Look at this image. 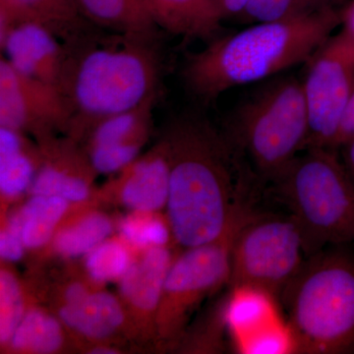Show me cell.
I'll return each mask as SVG.
<instances>
[{
	"mask_svg": "<svg viewBox=\"0 0 354 354\" xmlns=\"http://www.w3.org/2000/svg\"><path fill=\"white\" fill-rule=\"evenodd\" d=\"M167 142L171 157L167 216L174 239L185 248L218 241L252 209L257 176L232 139L196 116L174 121Z\"/></svg>",
	"mask_w": 354,
	"mask_h": 354,
	"instance_id": "6da1fadb",
	"label": "cell"
},
{
	"mask_svg": "<svg viewBox=\"0 0 354 354\" xmlns=\"http://www.w3.org/2000/svg\"><path fill=\"white\" fill-rule=\"evenodd\" d=\"M94 27L64 43L58 90L70 115L71 138L100 120L135 108L158 94L164 60L158 36L99 32Z\"/></svg>",
	"mask_w": 354,
	"mask_h": 354,
	"instance_id": "7a4b0ae2",
	"label": "cell"
},
{
	"mask_svg": "<svg viewBox=\"0 0 354 354\" xmlns=\"http://www.w3.org/2000/svg\"><path fill=\"white\" fill-rule=\"evenodd\" d=\"M339 25L341 8L335 6L216 37L187 57L183 82L200 101L209 102L237 86L270 80L306 64Z\"/></svg>",
	"mask_w": 354,
	"mask_h": 354,
	"instance_id": "3957f363",
	"label": "cell"
},
{
	"mask_svg": "<svg viewBox=\"0 0 354 354\" xmlns=\"http://www.w3.org/2000/svg\"><path fill=\"white\" fill-rule=\"evenodd\" d=\"M344 246L307 257L281 292L293 353H354V255Z\"/></svg>",
	"mask_w": 354,
	"mask_h": 354,
	"instance_id": "277c9868",
	"label": "cell"
},
{
	"mask_svg": "<svg viewBox=\"0 0 354 354\" xmlns=\"http://www.w3.org/2000/svg\"><path fill=\"white\" fill-rule=\"evenodd\" d=\"M272 184L297 221L306 257L354 243V186L337 150L306 149Z\"/></svg>",
	"mask_w": 354,
	"mask_h": 354,
	"instance_id": "5b68a950",
	"label": "cell"
},
{
	"mask_svg": "<svg viewBox=\"0 0 354 354\" xmlns=\"http://www.w3.org/2000/svg\"><path fill=\"white\" fill-rule=\"evenodd\" d=\"M308 111L301 81L277 77L234 113L232 136L255 176L274 183L306 149Z\"/></svg>",
	"mask_w": 354,
	"mask_h": 354,
	"instance_id": "8992f818",
	"label": "cell"
},
{
	"mask_svg": "<svg viewBox=\"0 0 354 354\" xmlns=\"http://www.w3.org/2000/svg\"><path fill=\"white\" fill-rule=\"evenodd\" d=\"M306 258L301 232L290 214H259L251 209L232 242L230 286L281 297Z\"/></svg>",
	"mask_w": 354,
	"mask_h": 354,
	"instance_id": "52a82bcc",
	"label": "cell"
},
{
	"mask_svg": "<svg viewBox=\"0 0 354 354\" xmlns=\"http://www.w3.org/2000/svg\"><path fill=\"white\" fill-rule=\"evenodd\" d=\"M305 64L301 84L309 120L306 149L337 150L354 90V39L342 31L332 35Z\"/></svg>",
	"mask_w": 354,
	"mask_h": 354,
	"instance_id": "ba28073f",
	"label": "cell"
},
{
	"mask_svg": "<svg viewBox=\"0 0 354 354\" xmlns=\"http://www.w3.org/2000/svg\"><path fill=\"white\" fill-rule=\"evenodd\" d=\"M251 209L218 241L186 248L174 260L165 279L160 304V321L165 334H177L183 329L191 310L212 291L230 281L235 232Z\"/></svg>",
	"mask_w": 354,
	"mask_h": 354,
	"instance_id": "9c48e42d",
	"label": "cell"
},
{
	"mask_svg": "<svg viewBox=\"0 0 354 354\" xmlns=\"http://www.w3.org/2000/svg\"><path fill=\"white\" fill-rule=\"evenodd\" d=\"M70 115L55 86L23 75L0 58V127L36 136L68 130Z\"/></svg>",
	"mask_w": 354,
	"mask_h": 354,
	"instance_id": "30bf717a",
	"label": "cell"
},
{
	"mask_svg": "<svg viewBox=\"0 0 354 354\" xmlns=\"http://www.w3.org/2000/svg\"><path fill=\"white\" fill-rule=\"evenodd\" d=\"M1 57L23 75L58 87L65 62L64 41L46 26L24 22L0 36Z\"/></svg>",
	"mask_w": 354,
	"mask_h": 354,
	"instance_id": "8fae6325",
	"label": "cell"
},
{
	"mask_svg": "<svg viewBox=\"0 0 354 354\" xmlns=\"http://www.w3.org/2000/svg\"><path fill=\"white\" fill-rule=\"evenodd\" d=\"M171 183V157L167 140L125 167L120 186L121 199L135 212L162 209L167 204Z\"/></svg>",
	"mask_w": 354,
	"mask_h": 354,
	"instance_id": "7c38bea8",
	"label": "cell"
},
{
	"mask_svg": "<svg viewBox=\"0 0 354 354\" xmlns=\"http://www.w3.org/2000/svg\"><path fill=\"white\" fill-rule=\"evenodd\" d=\"M24 22L46 26L64 43L97 27L86 19L78 0H0V36Z\"/></svg>",
	"mask_w": 354,
	"mask_h": 354,
	"instance_id": "4fadbf2b",
	"label": "cell"
},
{
	"mask_svg": "<svg viewBox=\"0 0 354 354\" xmlns=\"http://www.w3.org/2000/svg\"><path fill=\"white\" fill-rule=\"evenodd\" d=\"M160 30L184 39L211 41L225 19L216 0H148Z\"/></svg>",
	"mask_w": 354,
	"mask_h": 354,
	"instance_id": "5bb4252c",
	"label": "cell"
},
{
	"mask_svg": "<svg viewBox=\"0 0 354 354\" xmlns=\"http://www.w3.org/2000/svg\"><path fill=\"white\" fill-rule=\"evenodd\" d=\"M174 260L169 249L153 246L146 249L141 259L131 263L120 279V290L133 308L149 313L160 306Z\"/></svg>",
	"mask_w": 354,
	"mask_h": 354,
	"instance_id": "9a60e30c",
	"label": "cell"
},
{
	"mask_svg": "<svg viewBox=\"0 0 354 354\" xmlns=\"http://www.w3.org/2000/svg\"><path fill=\"white\" fill-rule=\"evenodd\" d=\"M88 22L102 29L123 34L158 36L148 0H78Z\"/></svg>",
	"mask_w": 354,
	"mask_h": 354,
	"instance_id": "2e32d148",
	"label": "cell"
},
{
	"mask_svg": "<svg viewBox=\"0 0 354 354\" xmlns=\"http://www.w3.org/2000/svg\"><path fill=\"white\" fill-rule=\"evenodd\" d=\"M59 316L65 325L92 339L113 335L124 320L120 302L108 292H88L79 301L65 304Z\"/></svg>",
	"mask_w": 354,
	"mask_h": 354,
	"instance_id": "e0dca14e",
	"label": "cell"
},
{
	"mask_svg": "<svg viewBox=\"0 0 354 354\" xmlns=\"http://www.w3.org/2000/svg\"><path fill=\"white\" fill-rule=\"evenodd\" d=\"M274 299L269 293L256 288H232L228 297L227 322L239 348L251 335L279 322Z\"/></svg>",
	"mask_w": 354,
	"mask_h": 354,
	"instance_id": "ac0fdd59",
	"label": "cell"
},
{
	"mask_svg": "<svg viewBox=\"0 0 354 354\" xmlns=\"http://www.w3.org/2000/svg\"><path fill=\"white\" fill-rule=\"evenodd\" d=\"M23 133L0 127V190L15 198L31 187L39 157L28 148Z\"/></svg>",
	"mask_w": 354,
	"mask_h": 354,
	"instance_id": "d6986e66",
	"label": "cell"
},
{
	"mask_svg": "<svg viewBox=\"0 0 354 354\" xmlns=\"http://www.w3.org/2000/svg\"><path fill=\"white\" fill-rule=\"evenodd\" d=\"M68 201L62 197L32 195L12 220L19 227L27 248H39L53 236L58 221L64 216Z\"/></svg>",
	"mask_w": 354,
	"mask_h": 354,
	"instance_id": "ffe728a7",
	"label": "cell"
},
{
	"mask_svg": "<svg viewBox=\"0 0 354 354\" xmlns=\"http://www.w3.org/2000/svg\"><path fill=\"white\" fill-rule=\"evenodd\" d=\"M9 342L15 351L51 353L62 346V327L44 312L32 310L23 317Z\"/></svg>",
	"mask_w": 354,
	"mask_h": 354,
	"instance_id": "44dd1931",
	"label": "cell"
},
{
	"mask_svg": "<svg viewBox=\"0 0 354 354\" xmlns=\"http://www.w3.org/2000/svg\"><path fill=\"white\" fill-rule=\"evenodd\" d=\"M111 221L106 216L93 213L83 216L74 225L62 228L55 239L58 253L77 257L92 251L111 232Z\"/></svg>",
	"mask_w": 354,
	"mask_h": 354,
	"instance_id": "7402d4cb",
	"label": "cell"
},
{
	"mask_svg": "<svg viewBox=\"0 0 354 354\" xmlns=\"http://www.w3.org/2000/svg\"><path fill=\"white\" fill-rule=\"evenodd\" d=\"M335 0H248L241 15L252 23L292 19L335 6Z\"/></svg>",
	"mask_w": 354,
	"mask_h": 354,
	"instance_id": "603a6c76",
	"label": "cell"
},
{
	"mask_svg": "<svg viewBox=\"0 0 354 354\" xmlns=\"http://www.w3.org/2000/svg\"><path fill=\"white\" fill-rule=\"evenodd\" d=\"M131 263L129 251L122 242L108 241L87 254L86 267L95 281H111L122 278Z\"/></svg>",
	"mask_w": 354,
	"mask_h": 354,
	"instance_id": "cb8c5ba5",
	"label": "cell"
},
{
	"mask_svg": "<svg viewBox=\"0 0 354 354\" xmlns=\"http://www.w3.org/2000/svg\"><path fill=\"white\" fill-rule=\"evenodd\" d=\"M120 232L124 241L139 249L165 246L169 237L167 225L148 212H135L127 216L121 223Z\"/></svg>",
	"mask_w": 354,
	"mask_h": 354,
	"instance_id": "d4e9b609",
	"label": "cell"
},
{
	"mask_svg": "<svg viewBox=\"0 0 354 354\" xmlns=\"http://www.w3.org/2000/svg\"><path fill=\"white\" fill-rule=\"evenodd\" d=\"M24 304L19 283L11 272H0V341L10 342L24 317Z\"/></svg>",
	"mask_w": 354,
	"mask_h": 354,
	"instance_id": "484cf974",
	"label": "cell"
},
{
	"mask_svg": "<svg viewBox=\"0 0 354 354\" xmlns=\"http://www.w3.org/2000/svg\"><path fill=\"white\" fill-rule=\"evenodd\" d=\"M143 143L120 144V145L95 147L88 149L91 164L95 171L101 174L124 169L132 164L137 157Z\"/></svg>",
	"mask_w": 354,
	"mask_h": 354,
	"instance_id": "4316f807",
	"label": "cell"
},
{
	"mask_svg": "<svg viewBox=\"0 0 354 354\" xmlns=\"http://www.w3.org/2000/svg\"><path fill=\"white\" fill-rule=\"evenodd\" d=\"M239 349L242 353H293V341L288 325L279 322L251 335Z\"/></svg>",
	"mask_w": 354,
	"mask_h": 354,
	"instance_id": "83f0119b",
	"label": "cell"
},
{
	"mask_svg": "<svg viewBox=\"0 0 354 354\" xmlns=\"http://www.w3.org/2000/svg\"><path fill=\"white\" fill-rule=\"evenodd\" d=\"M24 248L19 227L11 218L0 235V255L6 260L18 261L22 257Z\"/></svg>",
	"mask_w": 354,
	"mask_h": 354,
	"instance_id": "f1b7e54d",
	"label": "cell"
},
{
	"mask_svg": "<svg viewBox=\"0 0 354 354\" xmlns=\"http://www.w3.org/2000/svg\"><path fill=\"white\" fill-rule=\"evenodd\" d=\"M354 138V90L348 102V109L342 120L339 137H337V150L346 142Z\"/></svg>",
	"mask_w": 354,
	"mask_h": 354,
	"instance_id": "f546056e",
	"label": "cell"
},
{
	"mask_svg": "<svg viewBox=\"0 0 354 354\" xmlns=\"http://www.w3.org/2000/svg\"><path fill=\"white\" fill-rule=\"evenodd\" d=\"M339 149L342 152V164L354 186V138L342 144Z\"/></svg>",
	"mask_w": 354,
	"mask_h": 354,
	"instance_id": "4dcf8cb0",
	"label": "cell"
},
{
	"mask_svg": "<svg viewBox=\"0 0 354 354\" xmlns=\"http://www.w3.org/2000/svg\"><path fill=\"white\" fill-rule=\"evenodd\" d=\"M341 31L354 39V0L341 8Z\"/></svg>",
	"mask_w": 354,
	"mask_h": 354,
	"instance_id": "1f68e13d",
	"label": "cell"
},
{
	"mask_svg": "<svg viewBox=\"0 0 354 354\" xmlns=\"http://www.w3.org/2000/svg\"><path fill=\"white\" fill-rule=\"evenodd\" d=\"M223 18L232 17V16H239L248 0H216Z\"/></svg>",
	"mask_w": 354,
	"mask_h": 354,
	"instance_id": "d6a6232c",
	"label": "cell"
},
{
	"mask_svg": "<svg viewBox=\"0 0 354 354\" xmlns=\"http://www.w3.org/2000/svg\"><path fill=\"white\" fill-rule=\"evenodd\" d=\"M88 293V291L85 286L80 283H74L67 288L66 293H65V304H74V302L79 301Z\"/></svg>",
	"mask_w": 354,
	"mask_h": 354,
	"instance_id": "836d02e7",
	"label": "cell"
},
{
	"mask_svg": "<svg viewBox=\"0 0 354 354\" xmlns=\"http://www.w3.org/2000/svg\"><path fill=\"white\" fill-rule=\"evenodd\" d=\"M94 353H113L114 351H109V349H102V348H97V351H94Z\"/></svg>",
	"mask_w": 354,
	"mask_h": 354,
	"instance_id": "e575fe53",
	"label": "cell"
}]
</instances>
